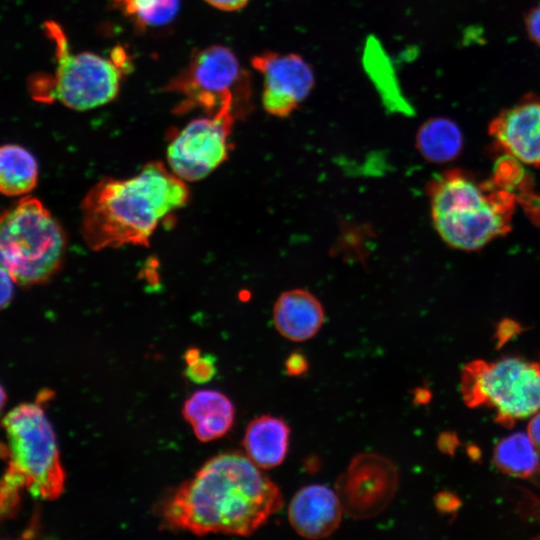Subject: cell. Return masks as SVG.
Masks as SVG:
<instances>
[{
  "label": "cell",
  "instance_id": "603a6c76",
  "mask_svg": "<svg viewBox=\"0 0 540 540\" xmlns=\"http://www.w3.org/2000/svg\"><path fill=\"white\" fill-rule=\"evenodd\" d=\"M14 294V280L0 266V310L6 308L11 302Z\"/></svg>",
  "mask_w": 540,
  "mask_h": 540
},
{
  "label": "cell",
  "instance_id": "8fae6325",
  "mask_svg": "<svg viewBox=\"0 0 540 540\" xmlns=\"http://www.w3.org/2000/svg\"><path fill=\"white\" fill-rule=\"evenodd\" d=\"M252 65L263 74L262 102L273 116H289L306 100L315 84L310 64L294 53H263L252 59Z\"/></svg>",
  "mask_w": 540,
  "mask_h": 540
},
{
  "label": "cell",
  "instance_id": "277c9868",
  "mask_svg": "<svg viewBox=\"0 0 540 540\" xmlns=\"http://www.w3.org/2000/svg\"><path fill=\"white\" fill-rule=\"evenodd\" d=\"M6 433L9 466L0 484V511L25 488L35 498L53 500L64 489L54 430L43 409L34 403L21 404L2 421Z\"/></svg>",
  "mask_w": 540,
  "mask_h": 540
},
{
  "label": "cell",
  "instance_id": "83f0119b",
  "mask_svg": "<svg viewBox=\"0 0 540 540\" xmlns=\"http://www.w3.org/2000/svg\"><path fill=\"white\" fill-rule=\"evenodd\" d=\"M438 445L441 448L442 451H451L453 449V437L451 435H443L440 437L438 441Z\"/></svg>",
  "mask_w": 540,
  "mask_h": 540
},
{
  "label": "cell",
  "instance_id": "d6986e66",
  "mask_svg": "<svg viewBox=\"0 0 540 540\" xmlns=\"http://www.w3.org/2000/svg\"><path fill=\"white\" fill-rule=\"evenodd\" d=\"M493 460L501 471L516 477H529L540 469V451L528 433L502 439L494 449Z\"/></svg>",
  "mask_w": 540,
  "mask_h": 540
},
{
  "label": "cell",
  "instance_id": "f1b7e54d",
  "mask_svg": "<svg viewBox=\"0 0 540 540\" xmlns=\"http://www.w3.org/2000/svg\"><path fill=\"white\" fill-rule=\"evenodd\" d=\"M430 394L427 390L420 388L414 393V401L417 403H425L428 401Z\"/></svg>",
  "mask_w": 540,
  "mask_h": 540
},
{
  "label": "cell",
  "instance_id": "5b68a950",
  "mask_svg": "<svg viewBox=\"0 0 540 540\" xmlns=\"http://www.w3.org/2000/svg\"><path fill=\"white\" fill-rule=\"evenodd\" d=\"M66 246L63 228L39 199L24 197L0 213V266L15 283L47 282L59 271Z\"/></svg>",
  "mask_w": 540,
  "mask_h": 540
},
{
  "label": "cell",
  "instance_id": "9a60e30c",
  "mask_svg": "<svg viewBox=\"0 0 540 540\" xmlns=\"http://www.w3.org/2000/svg\"><path fill=\"white\" fill-rule=\"evenodd\" d=\"M182 414L201 442L221 438L232 427L235 408L231 400L216 390H199L184 403Z\"/></svg>",
  "mask_w": 540,
  "mask_h": 540
},
{
  "label": "cell",
  "instance_id": "2e32d148",
  "mask_svg": "<svg viewBox=\"0 0 540 540\" xmlns=\"http://www.w3.org/2000/svg\"><path fill=\"white\" fill-rule=\"evenodd\" d=\"M290 429L280 418L263 415L247 426L243 439L246 456L259 468L280 465L288 450Z\"/></svg>",
  "mask_w": 540,
  "mask_h": 540
},
{
  "label": "cell",
  "instance_id": "484cf974",
  "mask_svg": "<svg viewBox=\"0 0 540 540\" xmlns=\"http://www.w3.org/2000/svg\"><path fill=\"white\" fill-rule=\"evenodd\" d=\"M435 503L439 510L448 512L458 505V500L452 494L440 493L436 496Z\"/></svg>",
  "mask_w": 540,
  "mask_h": 540
},
{
  "label": "cell",
  "instance_id": "3957f363",
  "mask_svg": "<svg viewBox=\"0 0 540 540\" xmlns=\"http://www.w3.org/2000/svg\"><path fill=\"white\" fill-rule=\"evenodd\" d=\"M427 194L434 228L455 249H480L511 228L514 196L460 169L436 175L428 183Z\"/></svg>",
  "mask_w": 540,
  "mask_h": 540
},
{
  "label": "cell",
  "instance_id": "30bf717a",
  "mask_svg": "<svg viewBox=\"0 0 540 540\" xmlns=\"http://www.w3.org/2000/svg\"><path fill=\"white\" fill-rule=\"evenodd\" d=\"M398 472L391 460L377 453H360L335 483L343 512L354 519L382 513L392 501Z\"/></svg>",
  "mask_w": 540,
  "mask_h": 540
},
{
  "label": "cell",
  "instance_id": "ba28073f",
  "mask_svg": "<svg viewBox=\"0 0 540 540\" xmlns=\"http://www.w3.org/2000/svg\"><path fill=\"white\" fill-rule=\"evenodd\" d=\"M168 90L180 94L179 113L201 108L209 116L236 115L239 105L249 100L248 76L234 53L220 45L193 54Z\"/></svg>",
  "mask_w": 540,
  "mask_h": 540
},
{
  "label": "cell",
  "instance_id": "52a82bcc",
  "mask_svg": "<svg viewBox=\"0 0 540 540\" xmlns=\"http://www.w3.org/2000/svg\"><path fill=\"white\" fill-rule=\"evenodd\" d=\"M461 394L469 407L487 406L510 426L540 410V364L517 357L475 360L461 373Z\"/></svg>",
  "mask_w": 540,
  "mask_h": 540
},
{
  "label": "cell",
  "instance_id": "9c48e42d",
  "mask_svg": "<svg viewBox=\"0 0 540 540\" xmlns=\"http://www.w3.org/2000/svg\"><path fill=\"white\" fill-rule=\"evenodd\" d=\"M234 119V115H218L190 121L168 146L170 170L184 181H198L208 176L228 157V139Z\"/></svg>",
  "mask_w": 540,
  "mask_h": 540
},
{
  "label": "cell",
  "instance_id": "ffe728a7",
  "mask_svg": "<svg viewBox=\"0 0 540 540\" xmlns=\"http://www.w3.org/2000/svg\"><path fill=\"white\" fill-rule=\"evenodd\" d=\"M181 0H115L140 27L169 23L177 14Z\"/></svg>",
  "mask_w": 540,
  "mask_h": 540
},
{
  "label": "cell",
  "instance_id": "7c38bea8",
  "mask_svg": "<svg viewBox=\"0 0 540 540\" xmlns=\"http://www.w3.org/2000/svg\"><path fill=\"white\" fill-rule=\"evenodd\" d=\"M488 132L508 156L524 164L540 165V96L527 93L501 110L490 122Z\"/></svg>",
  "mask_w": 540,
  "mask_h": 540
},
{
  "label": "cell",
  "instance_id": "cb8c5ba5",
  "mask_svg": "<svg viewBox=\"0 0 540 540\" xmlns=\"http://www.w3.org/2000/svg\"><path fill=\"white\" fill-rule=\"evenodd\" d=\"M307 369V359L299 352L292 353L285 361V370L290 376L302 375Z\"/></svg>",
  "mask_w": 540,
  "mask_h": 540
},
{
  "label": "cell",
  "instance_id": "f546056e",
  "mask_svg": "<svg viewBox=\"0 0 540 540\" xmlns=\"http://www.w3.org/2000/svg\"><path fill=\"white\" fill-rule=\"evenodd\" d=\"M5 402H6V394H5L2 386L0 385V412H1L2 408L4 407Z\"/></svg>",
  "mask_w": 540,
  "mask_h": 540
},
{
  "label": "cell",
  "instance_id": "44dd1931",
  "mask_svg": "<svg viewBox=\"0 0 540 540\" xmlns=\"http://www.w3.org/2000/svg\"><path fill=\"white\" fill-rule=\"evenodd\" d=\"M217 372L216 358L211 354H199L186 362L185 375L196 383L204 384L213 379Z\"/></svg>",
  "mask_w": 540,
  "mask_h": 540
},
{
  "label": "cell",
  "instance_id": "5bb4252c",
  "mask_svg": "<svg viewBox=\"0 0 540 540\" xmlns=\"http://www.w3.org/2000/svg\"><path fill=\"white\" fill-rule=\"evenodd\" d=\"M323 306L317 297L305 289L283 292L273 308V322L284 338L303 342L314 337L323 325Z\"/></svg>",
  "mask_w": 540,
  "mask_h": 540
},
{
  "label": "cell",
  "instance_id": "ac0fdd59",
  "mask_svg": "<svg viewBox=\"0 0 540 540\" xmlns=\"http://www.w3.org/2000/svg\"><path fill=\"white\" fill-rule=\"evenodd\" d=\"M38 181V164L24 147L16 144L0 146V193L20 196L31 192Z\"/></svg>",
  "mask_w": 540,
  "mask_h": 540
},
{
  "label": "cell",
  "instance_id": "d4e9b609",
  "mask_svg": "<svg viewBox=\"0 0 540 540\" xmlns=\"http://www.w3.org/2000/svg\"><path fill=\"white\" fill-rule=\"evenodd\" d=\"M212 6L225 10L234 11L244 7L249 0H205Z\"/></svg>",
  "mask_w": 540,
  "mask_h": 540
},
{
  "label": "cell",
  "instance_id": "6da1fadb",
  "mask_svg": "<svg viewBox=\"0 0 540 540\" xmlns=\"http://www.w3.org/2000/svg\"><path fill=\"white\" fill-rule=\"evenodd\" d=\"M283 506L278 486L246 455L219 454L182 483L162 507L164 527L195 535L248 536Z\"/></svg>",
  "mask_w": 540,
  "mask_h": 540
},
{
  "label": "cell",
  "instance_id": "4316f807",
  "mask_svg": "<svg viewBox=\"0 0 540 540\" xmlns=\"http://www.w3.org/2000/svg\"><path fill=\"white\" fill-rule=\"evenodd\" d=\"M528 435L540 451V412L534 414V417L528 425Z\"/></svg>",
  "mask_w": 540,
  "mask_h": 540
},
{
  "label": "cell",
  "instance_id": "7402d4cb",
  "mask_svg": "<svg viewBox=\"0 0 540 540\" xmlns=\"http://www.w3.org/2000/svg\"><path fill=\"white\" fill-rule=\"evenodd\" d=\"M524 24L528 38L540 47V4L526 13Z\"/></svg>",
  "mask_w": 540,
  "mask_h": 540
},
{
  "label": "cell",
  "instance_id": "8992f818",
  "mask_svg": "<svg viewBox=\"0 0 540 540\" xmlns=\"http://www.w3.org/2000/svg\"><path fill=\"white\" fill-rule=\"evenodd\" d=\"M48 36L55 43L57 66L52 76L36 77L31 84L37 100H58L75 110L104 105L118 94L125 68L124 56L111 59L91 52L73 54L65 34L55 22H47Z\"/></svg>",
  "mask_w": 540,
  "mask_h": 540
},
{
  "label": "cell",
  "instance_id": "7a4b0ae2",
  "mask_svg": "<svg viewBox=\"0 0 540 540\" xmlns=\"http://www.w3.org/2000/svg\"><path fill=\"white\" fill-rule=\"evenodd\" d=\"M188 199L185 181L157 161L129 178L102 179L81 204L83 239L95 251L147 246L159 224Z\"/></svg>",
  "mask_w": 540,
  "mask_h": 540
},
{
  "label": "cell",
  "instance_id": "e0dca14e",
  "mask_svg": "<svg viewBox=\"0 0 540 540\" xmlns=\"http://www.w3.org/2000/svg\"><path fill=\"white\" fill-rule=\"evenodd\" d=\"M463 134L459 126L446 117H432L418 129L415 139L420 155L431 163L454 160L463 148Z\"/></svg>",
  "mask_w": 540,
  "mask_h": 540
},
{
  "label": "cell",
  "instance_id": "4fadbf2b",
  "mask_svg": "<svg viewBox=\"0 0 540 540\" xmlns=\"http://www.w3.org/2000/svg\"><path fill=\"white\" fill-rule=\"evenodd\" d=\"M342 513L335 490L318 484L301 488L288 507L292 528L307 539H321L331 535L339 527Z\"/></svg>",
  "mask_w": 540,
  "mask_h": 540
}]
</instances>
